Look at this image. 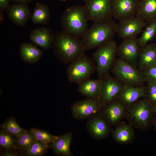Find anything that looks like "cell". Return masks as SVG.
<instances>
[{
    "label": "cell",
    "instance_id": "obj_14",
    "mask_svg": "<svg viewBox=\"0 0 156 156\" xmlns=\"http://www.w3.org/2000/svg\"><path fill=\"white\" fill-rule=\"evenodd\" d=\"M136 37L124 39L118 47L117 54L120 58L137 67L140 47Z\"/></svg>",
    "mask_w": 156,
    "mask_h": 156
},
{
    "label": "cell",
    "instance_id": "obj_13",
    "mask_svg": "<svg viewBox=\"0 0 156 156\" xmlns=\"http://www.w3.org/2000/svg\"><path fill=\"white\" fill-rule=\"evenodd\" d=\"M139 0H112L113 16L119 21L136 15Z\"/></svg>",
    "mask_w": 156,
    "mask_h": 156
},
{
    "label": "cell",
    "instance_id": "obj_2",
    "mask_svg": "<svg viewBox=\"0 0 156 156\" xmlns=\"http://www.w3.org/2000/svg\"><path fill=\"white\" fill-rule=\"evenodd\" d=\"M52 46L57 57L66 64L84 54L86 50L81 40L70 36L62 30L54 34Z\"/></svg>",
    "mask_w": 156,
    "mask_h": 156
},
{
    "label": "cell",
    "instance_id": "obj_34",
    "mask_svg": "<svg viewBox=\"0 0 156 156\" xmlns=\"http://www.w3.org/2000/svg\"><path fill=\"white\" fill-rule=\"evenodd\" d=\"M11 0H0V10L7 9L9 7V3Z\"/></svg>",
    "mask_w": 156,
    "mask_h": 156
},
{
    "label": "cell",
    "instance_id": "obj_17",
    "mask_svg": "<svg viewBox=\"0 0 156 156\" xmlns=\"http://www.w3.org/2000/svg\"><path fill=\"white\" fill-rule=\"evenodd\" d=\"M8 18L15 25L23 26L29 18L30 12L27 3L12 4L7 9Z\"/></svg>",
    "mask_w": 156,
    "mask_h": 156
},
{
    "label": "cell",
    "instance_id": "obj_24",
    "mask_svg": "<svg viewBox=\"0 0 156 156\" xmlns=\"http://www.w3.org/2000/svg\"><path fill=\"white\" fill-rule=\"evenodd\" d=\"M19 52L22 59L24 62L33 64L38 62L42 55L41 50L32 44L23 43L21 45Z\"/></svg>",
    "mask_w": 156,
    "mask_h": 156
},
{
    "label": "cell",
    "instance_id": "obj_16",
    "mask_svg": "<svg viewBox=\"0 0 156 156\" xmlns=\"http://www.w3.org/2000/svg\"><path fill=\"white\" fill-rule=\"evenodd\" d=\"M147 88L143 86L124 85L118 99L126 107L146 96Z\"/></svg>",
    "mask_w": 156,
    "mask_h": 156
},
{
    "label": "cell",
    "instance_id": "obj_37",
    "mask_svg": "<svg viewBox=\"0 0 156 156\" xmlns=\"http://www.w3.org/2000/svg\"><path fill=\"white\" fill-rule=\"evenodd\" d=\"M153 124L154 125V127L155 128V130L156 131V116L154 117L153 121Z\"/></svg>",
    "mask_w": 156,
    "mask_h": 156
},
{
    "label": "cell",
    "instance_id": "obj_33",
    "mask_svg": "<svg viewBox=\"0 0 156 156\" xmlns=\"http://www.w3.org/2000/svg\"><path fill=\"white\" fill-rule=\"evenodd\" d=\"M147 98L153 105L156 104V83L147 81Z\"/></svg>",
    "mask_w": 156,
    "mask_h": 156
},
{
    "label": "cell",
    "instance_id": "obj_10",
    "mask_svg": "<svg viewBox=\"0 0 156 156\" xmlns=\"http://www.w3.org/2000/svg\"><path fill=\"white\" fill-rule=\"evenodd\" d=\"M147 24L136 16L119 21L117 24L116 33L122 38H135Z\"/></svg>",
    "mask_w": 156,
    "mask_h": 156
},
{
    "label": "cell",
    "instance_id": "obj_25",
    "mask_svg": "<svg viewBox=\"0 0 156 156\" xmlns=\"http://www.w3.org/2000/svg\"><path fill=\"white\" fill-rule=\"evenodd\" d=\"M51 14L48 6L44 4L37 3L34 9L31 16L32 21L34 23L47 25Z\"/></svg>",
    "mask_w": 156,
    "mask_h": 156
},
{
    "label": "cell",
    "instance_id": "obj_35",
    "mask_svg": "<svg viewBox=\"0 0 156 156\" xmlns=\"http://www.w3.org/2000/svg\"><path fill=\"white\" fill-rule=\"evenodd\" d=\"M18 154L14 151H7L4 153L1 154V156H17Z\"/></svg>",
    "mask_w": 156,
    "mask_h": 156
},
{
    "label": "cell",
    "instance_id": "obj_20",
    "mask_svg": "<svg viewBox=\"0 0 156 156\" xmlns=\"http://www.w3.org/2000/svg\"><path fill=\"white\" fill-rule=\"evenodd\" d=\"M136 16L147 23L156 21V0H139Z\"/></svg>",
    "mask_w": 156,
    "mask_h": 156
},
{
    "label": "cell",
    "instance_id": "obj_6",
    "mask_svg": "<svg viewBox=\"0 0 156 156\" xmlns=\"http://www.w3.org/2000/svg\"><path fill=\"white\" fill-rule=\"evenodd\" d=\"M96 70L95 63L85 54L70 63L66 73L68 81L79 85L90 79Z\"/></svg>",
    "mask_w": 156,
    "mask_h": 156
},
{
    "label": "cell",
    "instance_id": "obj_21",
    "mask_svg": "<svg viewBox=\"0 0 156 156\" xmlns=\"http://www.w3.org/2000/svg\"><path fill=\"white\" fill-rule=\"evenodd\" d=\"M112 132L114 139L119 144L131 143L135 137L133 127L129 124H118Z\"/></svg>",
    "mask_w": 156,
    "mask_h": 156
},
{
    "label": "cell",
    "instance_id": "obj_38",
    "mask_svg": "<svg viewBox=\"0 0 156 156\" xmlns=\"http://www.w3.org/2000/svg\"><path fill=\"white\" fill-rule=\"evenodd\" d=\"M153 110L154 114L156 116V104L153 105Z\"/></svg>",
    "mask_w": 156,
    "mask_h": 156
},
{
    "label": "cell",
    "instance_id": "obj_15",
    "mask_svg": "<svg viewBox=\"0 0 156 156\" xmlns=\"http://www.w3.org/2000/svg\"><path fill=\"white\" fill-rule=\"evenodd\" d=\"M111 126L103 118L100 113L89 118L86 124L88 131L92 137L97 140L108 136L112 131Z\"/></svg>",
    "mask_w": 156,
    "mask_h": 156
},
{
    "label": "cell",
    "instance_id": "obj_1",
    "mask_svg": "<svg viewBox=\"0 0 156 156\" xmlns=\"http://www.w3.org/2000/svg\"><path fill=\"white\" fill-rule=\"evenodd\" d=\"M88 20L84 5H73L67 8L63 13L60 24L64 32L79 39L89 29Z\"/></svg>",
    "mask_w": 156,
    "mask_h": 156
},
{
    "label": "cell",
    "instance_id": "obj_11",
    "mask_svg": "<svg viewBox=\"0 0 156 156\" xmlns=\"http://www.w3.org/2000/svg\"><path fill=\"white\" fill-rule=\"evenodd\" d=\"M102 81L99 99L103 106L118 98L124 85L109 75Z\"/></svg>",
    "mask_w": 156,
    "mask_h": 156
},
{
    "label": "cell",
    "instance_id": "obj_29",
    "mask_svg": "<svg viewBox=\"0 0 156 156\" xmlns=\"http://www.w3.org/2000/svg\"><path fill=\"white\" fill-rule=\"evenodd\" d=\"M48 148L47 144L37 141L34 142L25 152L27 156H40L43 154Z\"/></svg>",
    "mask_w": 156,
    "mask_h": 156
},
{
    "label": "cell",
    "instance_id": "obj_7",
    "mask_svg": "<svg viewBox=\"0 0 156 156\" xmlns=\"http://www.w3.org/2000/svg\"><path fill=\"white\" fill-rule=\"evenodd\" d=\"M118 47L113 40L98 47L93 54L92 59L96 64L99 79H102L109 75Z\"/></svg>",
    "mask_w": 156,
    "mask_h": 156
},
{
    "label": "cell",
    "instance_id": "obj_23",
    "mask_svg": "<svg viewBox=\"0 0 156 156\" xmlns=\"http://www.w3.org/2000/svg\"><path fill=\"white\" fill-rule=\"evenodd\" d=\"M102 83V79H90L78 85V91L87 98L99 99Z\"/></svg>",
    "mask_w": 156,
    "mask_h": 156
},
{
    "label": "cell",
    "instance_id": "obj_39",
    "mask_svg": "<svg viewBox=\"0 0 156 156\" xmlns=\"http://www.w3.org/2000/svg\"><path fill=\"white\" fill-rule=\"evenodd\" d=\"M81 0L85 1V2H86L89 1L91 0Z\"/></svg>",
    "mask_w": 156,
    "mask_h": 156
},
{
    "label": "cell",
    "instance_id": "obj_4",
    "mask_svg": "<svg viewBox=\"0 0 156 156\" xmlns=\"http://www.w3.org/2000/svg\"><path fill=\"white\" fill-rule=\"evenodd\" d=\"M154 115L153 105L146 98L126 107L125 117L133 127L145 131L153 123Z\"/></svg>",
    "mask_w": 156,
    "mask_h": 156
},
{
    "label": "cell",
    "instance_id": "obj_28",
    "mask_svg": "<svg viewBox=\"0 0 156 156\" xmlns=\"http://www.w3.org/2000/svg\"><path fill=\"white\" fill-rule=\"evenodd\" d=\"M2 128L17 138L26 130L20 127L13 118L7 120L2 125Z\"/></svg>",
    "mask_w": 156,
    "mask_h": 156
},
{
    "label": "cell",
    "instance_id": "obj_30",
    "mask_svg": "<svg viewBox=\"0 0 156 156\" xmlns=\"http://www.w3.org/2000/svg\"><path fill=\"white\" fill-rule=\"evenodd\" d=\"M12 135L3 128L0 131V145L5 149H10L14 147L16 142Z\"/></svg>",
    "mask_w": 156,
    "mask_h": 156
},
{
    "label": "cell",
    "instance_id": "obj_31",
    "mask_svg": "<svg viewBox=\"0 0 156 156\" xmlns=\"http://www.w3.org/2000/svg\"><path fill=\"white\" fill-rule=\"evenodd\" d=\"M38 141L44 144L51 143L54 141L58 136L53 135L49 132L37 129H31Z\"/></svg>",
    "mask_w": 156,
    "mask_h": 156
},
{
    "label": "cell",
    "instance_id": "obj_8",
    "mask_svg": "<svg viewBox=\"0 0 156 156\" xmlns=\"http://www.w3.org/2000/svg\"><path fill=\"white\" fill-rule=\"evenodd\" d=\"M84 6L89 20L94 22H103L113 17L112 0H91Z\"/></svg>",
    "mask_w": 156,
    "mask_h": 156
},
{
    "label": "cell",
    "instance_id": "obj_12",
    "mask_svg": "<svg viewBox=\"0 0 156 156\" xmlns=\"http://www.w3.org/2000/svg\"><path fill=\"white\" fill-rule=\"evenodd\" d=\"M126 107L118 99L103 106L100 114L110 126L117 125L125 116Z\"/></svg>",
    "mask_w": 156,
    "mask_h": 156
},
{
    "label": "cell",
    "instance_id": "obj_26",
    "mask_svg": "<svg viewBox=\"0 0 156 156\" xmlns=\"http://www.w3.org/2000/svg\"><path fill=\"white\" fill-rule=\"evenodd\" d=\"M141 37L137 39L139 46L142 47L152 40L156 35V21L147 23Z\"/></svg>",
    "mask_w": 156,
    "mask_h": 156
},
{
    "label": "cell",
    "instance_id": "obj_9",
    "mask_svg": "<svg viewBox=\"0 0 156 156\" xmlns=\"http://www.w3.org/2000/svg\"><path fill=\"white\" fill-rule=\"evenodd\" d=\"M103 106L99 99L87 98L74 103L71 112L73 117L77 120L89 118L100 113Z\"/></svg>",
    "mask_w": 156,
    "mask_h": 156
},
{
    "label": "cell",
    "instance_id": "obj_19",
    "mask_svg": "<svg viewBox=\"0 0 156 156\" xmlns=\"http://www.w3.org/2000/svg\"><path fill=\"white\" fill-rule=\"evenodd\" d=\"M138 65L140 70L156 64V45L147 44L140 47Z\"/></svg>",
    "mask_w": 156,
    "mask_h": 156
},
{
    "label": "cell",
    "instance_id": "obj_36",
    "mask_svg": "<svg viewBox=\"0 0 156 156\" xmlns=\"http://www.w3.org/2000/svg\"><path fill=\"white\" fill-rule=\"evenodd\" d=\"M12 1L18 3H27L31 2L32 0H11Z\"/></svg>",
    "mask_w": 156,
    "mask_h": 156
},
{
    "label": "cell",
    "instance_id": "obj_18",
    "mask_svg": "<svg viewBox=\"0 0 156 156\" xmlns=\"http://www.w3.org/2000/svg\"><path fill=\"white\" fill-rule=\"evenodd\" d=\"M54 36V34L49 28L43 27L32 31L29 38L36 44L46 50L52 46Z\"/></svg>",
    "mask_w": 156,
    "mask_h": 156
},
{
    "label": "cell",
    "instance_id": "obj_40",
    "mask_svg": "<svg viewBox=\"0 0 156 156\" xmlns=\"http://www.w3.org/2000/svg\"><path fill=\"white\" fill-rule=\"evenodd\" d=\"M60 1H63V2H64L65 1H66V0H60Z\"/></svg>",
    "mask_w": 156,
    "mask_h": 156
},
{
    "label": "cell",
    "instance_id": "obj_32",
    "mask_svg": "<svg viewBox=\"0 0 156 156\" xmlns=\"http://www.w3.org/2000/svg\"><path fill=\"white\" fill-rule=\"evenodd\" d=\"M146 81L156 83V64L140 70Z\"/></svg>",
    "mask_w": 156,
    "mask_h": 156
},
{
    "label": "cell",
    "instance_id": "obj_5",
    "mask_svg": "<svg viewBox=\"0 0 156 156\" xmlns=\"http://www.w3.org/2000/svg\"><path fill=\"white\" fill-rule=\"evenodd\" d=\"M110 70L123 85L142 86L146 81L139 69L120 58L115 59Z\"/></svg>",
    "mask_w": 156,
    "mask_h": 156
},
{
    "label": "cell",
    "instance_id": "obj_22",
    "mask_svg": "<svg viewBox=\"0 0 156 156\" xmlns=\"http://www.w3.org/2000/svg\"><path fill=\"white\" fill-rule=\"evenodd\" d=\"M73 140L72 134L69 132L59 136L51 143V148L57 155L64 156H73L70 147Z\"/></svg>",
    "mask_w": 156,
    "mask_h": 156
},
{
    "label": "cell",
    "instance_id": "obj_27",
    "mask_svg": "<svg viewBox=\"0 0 156 156\" xmlns=\"http://www.w3.org/2000/svg\"><path fill=\"white\" fill-rule=\"evenodd\" d=\"M37 141L31 129L27 131L17 138L16 144L21 151L25 152L34 142Z\"/></svg>",
    "mask_w": 156,
    "mask_h": 156
},
{
    "label": "cell",
    "instance_id": "obj_3",
    "mask_svg": "<svg viewBox=\"0 0 156 156\" xmlns=\"http://www.w3.org/2000/svg\"><path fill=\"white\" fill-rule=\"evenodd\" d=\"M116 25L112 19L103 22H94L81 39L86 50L97 48L113 40L116 33Z\"/></svg>",
    "mask_w": 156,
    "mask_h": 156
}]
</instances>
